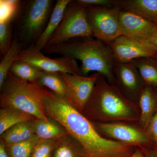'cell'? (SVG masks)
Returning a JSON list of instances; mask_svg holds the SVG:
<instances>
[{
	"label": "cell",
	"instance_id": "obj_24",
	"mask_svg": "<svg viewBox=\"0 0 157 157\" xmlns=\"http://www.w3.org/2000/svg\"><path fill=\"white\" fill-rule=\"evenodd\" d=\"M21 50L22 44L17 40H14L8 52L4 56L0 63V89L2 87L11 66Z\"/></svg>",
	"mask_w": 157,
	"mask_h": 157
},
{
	"label": "cell",
	"instance_id": "obj_31",
	"mask_svg": "<svg viewBox=\"0 0 157 157\" xmlns=\"http://www.w3.org/2000/svg\"><path fill=\"white\" fill-rule=\"evenodd\" d=\"M146 157H157V147L141 148Z\"/></svg>",
	"mask_w": 157,
	"mask_h": 157
},
{
	"label": "cell",
	"instance_id": "obj_21",
	"mask_svg": "<svg viewBox=\"0 0 157 157\" xmlns=\"http://www.w3.org/2000/svg\"><path fill=\"white\" fill-rule=\"evenodd\" d=\"M37 82L43 87L51 90L52 92L57 95L66 99L67 88L60 73L41 70Z\"/></svg>",
	"mask_w": 157,
	"mask_h": 157
},
{
	"label": "cell",
	"instance_id": "obj_9",
	"mask_svg": "<svg viewBox=\"0 0 157 157\" xmlns=\"http://www.w3.org/2000/svg\"><path fill=\"white\" fill-rule=\"evenodd\" d=\"M67 88L66 99L83 114L86 106L92 94L99 74L90 76L60 73Z\"/></svg>",
	"mask_w": 157,
	"mask_h": 157
},
{
	"label": "cell",
	"instance_id": "obj_33",
	"mask_svg": "<svg viewBox=\"0 0 157 157\" xmlns=\"http://www.w3.org/2000/svg\"><path fill=\"white\" fill-rule=\"evenodd\" d=\"M0 157H11L6 144L2 140L0 142Z\"/></svg>",
	"mask_w": 157,
	"mask_h": 157
},
{
	"label": "cell",
	"instance_id": "obj_6",
	"mask_svg": "<svg viewBox=\"0 0 157 157\" xmlns=\"http://www.w3.org/2000/svg\"><path fill=\"white\" fill-rule=\"evenodd\" d=\"M86 9L93 37L108 44L122 36L120 24L121 9L119 7Z\"/></svg>",
	"mask_w": 157,
	"mask_h": 157
},
{
	"label": "cell",
	"instance_id": "obj_22",
	"mask_svg": "<svg viewBox=\"0 0 157 157\" xmlns=\"http://www.w3.org/2000/svg\"><path fill=\"white\" fill-rule=\"evenodd\" d=\"M71 138L69 135L61 138L52 157H86L81 147Z\"/></svg>",
	"mask_w": 157,
	"mask_h": 157
},
{
	"label": "cell",
	"instance_id": "obj_28",
	"mask_svg": "<svg viewBox=\"0 0 157 157\" xmlns=\"http://www.w3.org/2000/svg\"><path fill=\"white\" fill-rule=\"evenodd\" d=\"M18 2L15 0L0 1V22L11 20L16 11Z\"/></svg>",
	"mask_w": 157,
	"mask_h": 157
},
{
	"label": "cell",
	"instance_id": "obj_16",
	"mask_svg": "<svg viewBox=\"0 0 157 157\" xmlns=\"http://www.w3.org/2000/svg\"><path fill=\"white\" fill-rule=\"evenodd\" d=\"M139 100L140 109L139 120L143 128L146 130L156 109V89L145 85L140 93Z\"/></svg>",
	"mask_w": 157,
	"mask_h": 157
},
{
	"label": "cell",
	"instance_id": "obj_18",
	"mask_svg": "<svg viewBox=\"0 0 157 157\" xmlns=\"http://www.w3.org/2000/svg\"><path fill=\"white\" fill-rule=\"evenodd\" d=\"M35 120L21 123L12 127L1 135V140L6 145H11L32 138L36 135L34 126Z\"/></svg>",
	"mask_w": 157,
	"mask_h": 157
},
{
	"label": "cell",
	"instance_id": "obj_5",
	"mask_svg": "<svg viewBox=\"0 0 157 157\" xmlns=\"http://www.w3.org/2000/svg\"><path fill=\"white\" fill-rule=\"evenodd\" d=\"M93 37L86 8L76 3L67 7L58 27L46 46L67 42L76 37Z\"/></svg>",
	"mask_w": 157,
	"mask_h": 157
},
{
	"label": "cell",
	"instance_id": "obj_2",
	"mask_svg": "<svg viewBox=\"0 0 157 157\" xmlns=\"http://www.w3.org/2000/svg\"><path fill=\"white\" fill-rule=\"evenodd\" d=\"M46 53L61 55L78 60L81 63L82 75L95 72L109 82L115 81L113 69L115 62L112 51L107 43L91 37L79 41H71L48 45L43 50Z\"/></svg>",
	"mask_w": 157,
	"mask_h": 157
},
{
	"label": "cell",
	"instance_id": "obj_8",
	"mask_svg": "<svg viewBox=\"0 0 157 157\" xmlns=\"http://www.w3.org/2000/svg\"><path fill=\"white\" fill-rule=\"evenodd\" d=\"M107 44L115 63H132L145 58L157 59V51L145 40L121 36Z\"/></svg>",
	"mask_w": 157,
	"mask_h": 157
},
{
	"label": "cell",
	"instance_id": "obj_19",
	"mask_svg": "<svg viewBox=\"0 0 157 157\" xmlns=\"http://www.w3.org/2000/svg\"><path fill=\"white\" fill-rule=\"evenodd\" d=\"M36 119L26 113L11 108L0 109V135L21 123Z\"/></svg>",
	"mask_w": 157,
	"mask_h": 157
},
{
	"label": "cell",
	"instance_id": "obj_7",
	"mask_svg": "<svg viewBox=\"0 0 157 157\" xmlns=\"http://www.w3.org/2000/svg\"><path fill=\"white\" fill-rule=\"evenodd\" d=\"M17 60L27 62L41 71L82 75L80 67L74 59L67 56L49 58L34 45L21 51L15 60Z\"/></svg>",
	"mask_w": 157,
	"mask_h": 157
},
{
	"label": "cell",
	"instance_id": "obj_27",
	"mask_svg": "<svg viewBox=\"0 0 157 157\" xmlns=\"http://www.w3.org/2000/svg\"><path fill=\"white\" fill-rule=\"evenodd\" d=\"M10 21L0 22V51L3 56L8 52L11 45Z\"/></svg>",
	"mask_w": 157,
	"mask_h": 157
},
{
	"label": "cell",
	"instance_id": "obj_20",
	"mask_svg": "<svg viewBox=\"0 0 157 157\" xmlns=\"http://www.w3.org/2000/svg\"><path fill=\"white\" fill-rule=\"evenodd\" d=\"M132 63L139 71L144 84L157 90V59L145 58Z\"/></svg>",
	"mask_w": 157,
	"mask_h": 157
},
{
	"label": "cell",
	"instance_id": "obj_30",
	"mask_svg": "<svg viewBox=\"0 0 157 157\" xmlns=\"http://www.w3.org/2000/svg\"><path fill=\"white\" fill-rule=\"evenodd\" d=\"M146 130L148 138L152 140L157 147V107Z\"/></svg>",
	"mask_w": 157,
	"mask_h": 157
},
{
	"label": "cell",
	"instance_id": "obj_29",
	"mask_svg": "<svg viewBox=\"0 0 157 157\" xmlns=\"http://www.w3.org/2000/svg\"><path fill=\"white\" fill-rule=\"evenodd\" d=\"M116 0H78L76 3L85 8L116 7Z\"/></svg>",
	"mask_w": 157,
	"mask_h": 157
},
{
	"label": "cell",
	"instance_id": "obj_25",
	"mask_svg": "<svg viewBox=\"0 0 157 157\" xmlns=\"http://www.w3.org/2000/svg\"><path fill=\"white\" fill-rule=\"evenodd\" d=\"M36 135L28 140L11 145H6L11 157H30L35 145L39 141Z\"/></svg>",
	"mask_w": 157,
	"mask_h": 157
},
{
	"label": "cell",
	"instance_id": "obj_35",
	"mask_svg": "<svg viewBox=\"0 0 157 157\" xmlns=\"http://www.w3.org/2000/svg\"></svg>",
	"mask_w": 157,
	"mask_h": 157
},
{
	"label": "cell",
	"instance_id": "obj_15",
	"mask_svg": "<svg viewBox=\"0 0 157 157\" xmlns=\"http://www.w3.org/2000/svg\"><path fill=\"white\" fill-rule=\"evenodd\" d=\"M116 6L157 25V0H116Z\"/></svg>",
	"mask_w": 157,
	"mask_h": 157
},
{
	"label": "cell",
	"instance_id": "obj_13",
	"mask_svg": "<svg viewBox=\"0 0 157 157\" xmlns=\"http://www.w3.org/2000/svg\"><path fill=\"white\" fill-rule=\"evenodd\" d=\"M119 21L122 36L147 41L157 25L131 11L121 10Z\"/></svg>",
	"mask_w": 157,
	"mask_h": 157
},
{
	"label": "cell",
	"instance_id": "obj_26",
	"mask_svg": "<svg viewBox=\"0 0 157 157\" xmlns=\"http://www.w3.org/2000/svg\"><path fill=\"white\" fill-rule=\"evenodd\" d=\"M60 139L51 140L39 139L34 147L30 157H52Z\"/></svg>",
	"mask_w": 157,
	"mask_h": 157
},
{
	"label": "cell",
	"instance_id": "obj_10",
	"mask_svg": "<svg viewBox=\"0 0 157 157\" xmlns=\"http://www.w3.org/2000/svg\"><path fill=\"white\" fill-rule=\"evenodd\" d=\"M52 3L50 0L30 2L21 26L22 34L26 40H37L41 36L49 19Z\"/></svg>",
	"mask_w": 157,
	"mask_h": 157
},
{
	"label": "cell",
	"instance_id": "obj_12",
	"mask_svg": "<svg viewBox=\"0 0 157 157\" xmlns=\"http://www.w3.org/2000/svg\"><path fill=\"white\" fill-rule=\"evenodd\" d=\"M115 81L124 95L139 97L145 84L133 63H115L113 69Z\"/></svg>",
	"mask_w": 157,
	"mask_h": 157
},
{
	"label": "cell",
	"instance_id": "obj_14",
	"mask_svg": "<svg viewBox=\"0 0 157 157\" xmlns=\"http://www.w3.org/2000/svg\"><path fill=\"white\" fill-rule=\"evenodd\" d=\"M71 2L70 0H58L57 1L47 25L43 33L36 40L34 46L36 49L43 50L47 45L49 39L56 30L61 22L68 5Z\"/></svg>",
	"mask_w": 157,
	"mask_h": 157
},
{
	"label": "cell",
	"instance_id": "obj_4",
	"mask_svg": "<svg viewBox=\"0 0 157 157\" xmlns=\"http://www.w3.org/2000/svg\"><path fill=\"white\" fill-rule=\"evenodd\" d=\"M1 91V108H14L36 119L48 120L44 102L51 92L44 89L37 82L25 81L9 72Z\"/></svg>",
	"mask_w": 157,
	"mask_h": 157
},
{
	"label": "cell",
	"instance_id": "obj_32",
	"mask_svg": "<svg viewBox=\"0 0 157 157\" xmlns=\"http://www.w3.org/2000/svg\"><path fill=\"white\" fill-rule=\"evenodd\" d=\"M147 42L157 51V26L147 40Z\"/></svg>",
	"mask_w": 157,
	"mask_h": 157
},
{
	"label": "cell",
	"instance_id": "obj_17",
	"mask_svg": "<svg viewBox=\"0 0 157 157\" xmlns=\"http://www.w3.org/2000/svg\"><path fill=\"white\" fill-rule=\"evenodd\" d=\"M34 126L35 135L41 140H57L68 135L63 127L49 117L46 121L36 119Z\"/></svg>",
	"mask_w": 157,
	"mask_h": 157
},
{
	"label": "cell",
	"instance_id": "obj_34",
	"mask_svg": "<svg viewBox=\"0 0 157 157\" xmlns=\"http://www.w3.org/2000/svg\"><path fill=\"white\" fill-rule=\"evenodd\" d=\"M130 157H146L142 148H136Z\"/></svg>",
	"mask_w": 157,
	"mask_h": 157
},
{
	"label": "cell",
	"instance_id": "obj_3",
	"mask_svg": "<svg viewBox=\"0 0 157 157\" xmlns=\"http://www.w3.org/2000/svg\"><path fill=\"white\" fill-rule=\"evenodd\" d=\"M135 107L117 86L110 84L104 76L99 74L83 114L90 121L101 123L132 121L138 119Z\"/></svg>",
	"mask_w": 157,
	"mask_h": 157
},
{
	"label": "cell",
	"instance_id": "obj_1",
	"mask_svg": "<svg viewBox=\"0 0 157 157\" xmlns=\"http://www.w3.org/2000/svg\"><path fill=\"white\" fill-rule=\"evenodd\" d=\"M45 115L58 122L81 147L86 157H130L136 148L106 139L84 114L66 98L51 92L44 102Z\"/></svg>",
	"mask_w": 157,
	"mask_h": 157
},
{
	"label": "cell",
	"instance_id": "obj_23",
	"mask_svg": "<svg viewBox=\"0 0 157 157\" xmlns=\"http://www.w3.org/2000/svg\"><path fill=\"white\" fill-rule=\"evenodd\" d=\"M41 70L33 65L21 60L15 61L10 68V73L26 81L38 82Z\"/></svg>",
	"mask_w": 157,
	"mask_h": 157
},
{
	"label": "cell",
	"instance_id": "obj_11",
	"mask_svg": "<svg viewBox=\"0 0 157 157\" xmlns=\"http://www.w3.org/2000/svg\"><path fill=\"white\" fill-rule=\"evenodd\" d=\"M96 124V128L104 134L121 143L135 146L149 144L146 133L131 126L118 123H98Z\"/></svg>",
	"mask_w": 157,
	"mask_h": 157
}]
</instances>
